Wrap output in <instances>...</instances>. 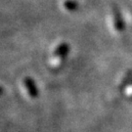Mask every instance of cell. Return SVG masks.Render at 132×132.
I'll return each mask as SVG.
<instances>
[{
    "instance_id": "cell-1",
    "label": "cell",
    "mask_w": 132,
    "mask_h": 132,
    "mask_svg": "<svg viewBox=\"0 0 132 132\" xmlns=\"http://www.w3.org/2000/svg\"><path fill=\"white\" fill-rule=\"evenodd\" d=\"M26 87L28 88V92L29 93L30 96H35L36 95V89H35V87L33 85V82L31 80H26Z\"/></svg>"
}]
</instances>
